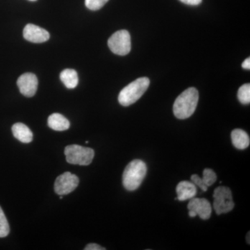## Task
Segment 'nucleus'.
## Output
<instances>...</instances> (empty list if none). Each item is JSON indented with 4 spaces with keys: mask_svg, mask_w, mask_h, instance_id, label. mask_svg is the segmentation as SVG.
I'll use <instances>...</instances> for the list:
<instances>
[{
    "mask_svg": "<svg viewBox=\"0 0 250 250\" xmlns=\"http://www.w3.org/2000/svg\"><path fill=\"white\" fill-rule=\"evenodd\" d=\"M12 132L14 137L21 142L31 143L33 140V133L30 129L23 123H18L13 125Z\"/></svg>",
    "mask_w": 250,
    "mask_h": 250,
    "instance_id": "12",
    "label": "nucleus"
},
{
    "mask_svg": "<svg viewBox=\"0 0 250 250\" xmlns=\"http://www.w3.org/2000/svg\"><path fill=\"white\" fill-rule=\"evenodd\" d=\"M202 179L206 185L209 187L216 182L217 175L214 171L211 169L206 168L203 171V178Z\"/></svg>",
    "mask_w": 250,
    "mask_h": 250,
    "instance_id": "18",
    "label": "nucleus"
},
{
    "mask_svg": "<svg viewBox=\"0 0 250 250\" xmlns=\"http://www.w3.org/2000/svg\"><path fill=\"white\" fill-rule=\"evenodd\" d=\"M247 243H248V244H250V232H248V235H247Z\"/></svg>",
    "mask_w": 250,
    "mask_h": 250,
    "instance_id": "24",
    "label": "nucleus"
},
{
    "mask_svg": "<svg viewBox=\"0 0 250 250\" xmlns=\"http://www.w3.org/2000/svg\"><path fill=\"white\" fill-rule=\"evenodd\" d=\"M233 146L238 149H245L249 147L250 136L246 131L240 129L233 130L231 134Z\"/></svg>",
    "mask_w": 250,
    "mask_h": 250,
    "instance_id": "14",
    "label": "nucleus"
},
{
    "mask_svg": "<svg viewBox=\"0 0 250 250\" xmlns=\"http://www.w3.org/2000/svg\"><path fill=\"white\" fill-rule=\"evenodd\" d=\"M85 250H105L106 248H103V247L99 246L98 244L95 243H90V244L87 245L84 248Z\"/></svg>",
    "mask_w": 250,
    "mask_h": 250,
    "instance_id": "21",
    "label": "nucleus"
},
{
    "mask_svg": "<svg viewBox=\"0 0 250 250\" xmlns=\"http://www.w3.org/2000/svg\"><path fill=\"white\" fill-rule=\"evenodd\" d=\"M108 45L113 53L120 56L126 55L131 48L129 33L126 30L116 31L108 39Z\"/></svg>",
    "mask_w": 250,
    "mask_h": 250,
    "instance_id": "6",
    "label": "nucleus"
},
{
    "mask_svg": "<svg viewBox=\"0 0 250 250\" xmlns=\"http://www.w3.org/2000/svg\"><path fill=\"white\" fill-rule=\"evenodd\" d=\"M29 1H36V0H29Z\"/></svg>",
    "mask_w": 250,
    "mask_h": 250,
    "instance_id": "25",
    "label": "nucleus"
},
{
    "mask_svg": "<svg viewBox=\"0 0 250 250\" xmlns=\"http://www.w3.org/2000/svg\"><path fill=\"white\" fill-rule=\"evenodd\" d=\"M198 100L199 93L196 88H189L184 90L174 102V116L181 120L190 118L196 110Z\"/></svg>",
    "mask_w": 250,
    "mask_h": 250,
    "instance_id": "1",
    "label": "nucleus"
},
{
    "mask_svg": "<svg viewBox=\"0 0 250 250\" xmlns=\"http://www.w3.org/2000/svg\"><path fill=\"white\" fill-rule=\"evenodd\" d=\"M188 208L189 210L188 214L192 218L199 215L202 220H208L211 215V205L207 199L197 197L190 199Z\"/></svg>",
    "mask_w": 250,
    "mask_h": 250,
    "instance_id": "8",
    "label": "nucleus"
},
{
    "mask_svg": "<svg viewBox=\"0 0 250 250\" xmlns=\"http://www.w3.org/2000/svg\"><path fill=\"white\" fill-rule=\"evenodd\" d=\"M147 174V166L144 161L136 159L130 162L125 167L123 175L125 188L134 191L139 188Z\"/></svg>",
    "mask_w": 250,
    "mask_h": 250,
    "instance_id": "2",
    "label": "nucleus"
},
{
    "mask_svg": "<svg viewBox=\"0 0 250 250\" xmlns=\"http://www.w3.org/2000/svg\"><path fill=\"white\" fill-rule=\"evenodd\" d=\"M80 184V179L75 174L65 172L61 174L54 183V190L59 195H65L70 193L76 189Z\"/></svg>",
    "mask_w": 250,
    "mask_h": 250,
    "instance_id": "7",
    "label": "nucleus"
},
{
    "mask_svg": "<svg viewBox=\"0 0 250 250\" xmlns=\"http://www.w3.org/2000/svg\"><path fill=\"white\" fill-rule=\"evenodd\" d=\"M60 79L64 85L69 89L76 88L79 83V77L76 70L73 69H65L60 75Z\"/></svg>",
    "mask_w": 250,
    "mask_h": 250,
    "instance_id": "15",
    "label": "nucleus"
},
{
    "mask_svg": "<svg viewBox=\"0 0 250 250\" xmlns=\"http://www.w3.org/2000/svg\"><path fill=\"white\" fill-rule=\"evenodd\" d=\"M67 163L73 165L88 166L91 164L95 152L90 147H84L78 145L67 146L64 150Z\"/></svg>",
    "mask_w": 250,
    "mask_h": 250,
    "instance_id": "4",
    "label": "nucleus"
},
{
    "mask_svg": "<svg viewBox=\"0 0 250 250\" xmlns=\"http://www.w3.org/2000/svg\"><path fill=\"white\" fill-rule=\"evenodd\" d=\"M108 0H85V4L88 9L98 11L103 8Z\"/></svg>",
    "mask_w": 250,
    "mask_h": 250,
    "instance_id": "19",
    "label": "nucleus"
},
{
    "mask_svg": "<svg viewBox=\"0 0 250 250\" xmlns=\"http://www.w3.org/2000/svg\"><path fill=\"white\" fill-rule=\"evenodd\" d=\"M242 67L243 68L246 69V70H250V58L246 59V60L242 63Z\"/></svg>",
    "mask_w": 250,
    "mask_h": 250,
    "instance_id": "23",
    "label": "nucleus"
},
{
    "mask_svg": "<svg viewBox=\"0 0 250 250\" xmlns=\"http://www.w3.org/2000/svg\"><path fill=\"white\" fill-rule=\"evenodd\" d=\"M47 124L54 131H65L70 128V122L60 113H53L49 116Z\"/></svg>",
    "mask_w": 250,
    "mask_h": 250,
    "instance_id": "13",
    "label": "nucleus"
},
{
    "mask_svg": "<svg viewBox=\"0 0 250 250\" xmlns=\"http://www.w3.org/2000/svg\"><path fill=\"white\" fill-rule=\"evenodd\" d=\"M213 208L218 215L229 213L234 208L232 194L229 188L219 187L213 192Z\"/></svg>",
    "mask_w": 250,
    "mask_h": 250,
    "instance_id": "5",
    "label": "nucleus"
},
{
    "mask_svg": "<svg viewBox=\"0 0 250 250\" xmlns=\"http://www.w3.org/2000/svg\"><path fill=\"white\" fill-rule=\"evenodd\" d=\"M177 198L179 201L190 200L197 195V187L192 182L182 181L177 185Z\"/></svg>",
    "mask_w": 250,
    "mask_h": 250,
    "instance_id": "11",
    "label": "nucleus"
},
{
    "mask_svg": "<svg viewBox=\"0 0 250 250\" xmlns=\"http://www.w3.org/2000/svg\"><path fill=\"white\" fill-rule=\"evenodd\" d=\"M23 36L26 40L34 43L46 42L50 37L48 31L33 24L26 25L23 30Z\"/></svg>",
    "mask_w": 250,
    "mask_h": 250,
    "instance_id": "10",
    "label": "nucleus"
},
{
    "mask_svg": "<svg viewBox=\"0 0 250 250\" xmlns=\"http://www.w3.org/2000/svg\"><path fill=\"white\" fill-rule=\"evenodd\" d=\"M147 77H141L125 86L118 96V101L122 106H128L137 102L146 93L149 85Z\"/></svg>",
    "mask_w": 250,
    "mask_h": 250,
    "instance_id": "3",
    "label": "nucleus"
},
{
    "mask_svg": "<svg viewBox=\"0 0 250 250\" xmlns=\"http://www.w3.org/2000/svg\"><path fill=\"white\" fill-rule=\"evenodd\" d=\"M10 228L7 219L3 210L0 207V238H4L9 235Z\"/></svg>",
    "mask_w": 250,
    "mask_h": 250,
    "instance_id": "17",
    "label": "nucleus"
},
{
    "mask_svg": "<svg viewBox=\"0 0 250 250\" xmlns=\"http://www.w3.org/2000/svg\"><path fill=\"white\" fill-rule=\"evenodd\" d=\"M190 179H191V182L195 184L196 187L200 188L203 191H207V189H208V187L206 185L205 182H204L203 179H202L201 177H199L197 174H192Z\"/></svg>",
    "mask_w": 250,
    "mask_h": 250,
    "instance_id": "20",
    "label": "nucleus"
},
{
    "mask_svg": "<svg viewBox=\"0 0 250 250\" xmlns=\"http://www.w3.org/2000/svg\"><path fill=\"white\" fill-rule=\"evenodd\" d=\"M184 4L191 5V6H197L202 2V0H179Z\"/></svg>",
    "mask_w": 250,
    "mask_h": 250,
    "instance_id": "22",
    "label": "nucleus"
},
{
    "mask_svg": "<svg viewBox=\"0 0 250 250\" xmlns=\"http://www.w3.org/2000/svg\"><path fill=\"white\" fill-rule=\"evenodd\" d=\"M37 77L34 74L27 73L23 74L18 78L17 85L19 88L20 91L24 96L27 98H31L36 93L38 88Z\"/></svg>",
    "mask_w": 250,
    "mask_h": 250,
    "instance_id": "9",
    "label": "nucleus"
},
{
    "mask_svg": "<svg viewBox=\"0 0 250 250\" xmlns=\"http://www.w3.org/2000/svg\"><path fill=\"white\" fill-rule=\"evenodd\" d=\"M238 99L243 104H249L250 103V84L241 85L238 91Z\"/></svg>",
    "mask_w": 250,
    "mask_h": 250,
    "instance_id": "16",
    "label": "nucleus"
}]
</instances>
